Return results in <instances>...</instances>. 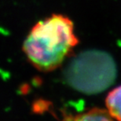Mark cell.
<instances>
[{"label": "cell", "instance_id": "cell-1", "mask_svg": "<svg viewBox=\"0 0 121 121\" xmlns=\"http://www.w3.org/2000/svg\"><path fill=\"white\" fill-rule=\"evenodd\" d=\"M78 43L72 21L54 14L31 28L24 42L23 51L36 69L47 72L60 67Z\"/></svg>", "mask_w": 121, "mask_h": 121}, {"label": "cell", "instance_id": "cell-2", "mask_svg": "<svg viewBox=\"0 0 121 121\" xmlns=\"http://www.w3.org/2000/svg\"><path fill=\"white\" fill-rule=\"evenodd\" d=\"M117 76L114 60L101 50L81 53L71 63L68 70L70 85L88 94L99 93L113 83Z\"/></svg>", "mask_w": 121, "mask_h": 121}, {"label": "cell", "instance_id": "cell-3", "mask_svg": "<svg viewBox=\"0 0 121 121\" xmlns=\"http://www.w3.org/2000/svg\"><path fill=\"white\" fill-rule=\"evenodd\" d=\"M61 121H116L106 109L93 108L78 114L65 115Z\"/></svg>", "mask_w": 121, "mask_h": 121}, {"label": "cell", "instance_id": "cell-4", "mask_svg": "<svg viewBox=\"0 0 121 121\" xmlns=\"http://www.w3.org/2000/svg\"><path fill=\"white\" fill-rule=\"evenodd\" d=\"M106 110L116 121H121V85L112 89L105 98Z\"/></svg>", "mask_w": 121, "mask_h": 121}]
</instances>
